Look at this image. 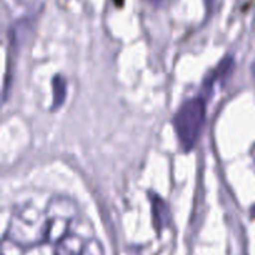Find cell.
<instances>
[{"label":"cell","instance_id":"1","mask_svg":"<svg viewBox=\"0 0 255 255\" xmlns=\"http://www.w3.org/2000/svg\"><path fill=\"white\" fill-rule=\"evenodd\" d=\"M6 238L20 248H32L47 242L46 212L24 206L12 213Z\"/></svg>","mask_w":255,"mask_h":255},{"label":"cell","instance_id":"2","mask_svg":"<svg viewBox=\"0 0 255 255\" xmlns=\"http://www.w3.org/2000/svg\"><path fill=\"white\" fill-rule=\"evenodd\" d=\"M206 119V102L194 97L184 102L174 115L173 126L184 151H191L196 144Z\"/></svg>","mask_w":255,"mask_h":255},{"label":"cell","instance_id":"3","mask_svg":"<svg viewBox=\"0 0 255 255\" xmlns=\"http://www.w3.org/2000/svg\"><path fill=\"white\" fill-rule=\"evenodd\" d=\"M47 242L59 243L69 236L70 227L79 216L77 204L69 197H54L46 207Z\"/></svg>","mask_w":255,"mask_h":255},{"label":"cell","instance_id":"4","mask_svg":"<svg viewBox=\"0 0 255 255\" xmlns=\"http://www.w3.org/2000/svg\"><path fill=\"white\" fill-rule=\"evenodd\" d=\"M55 255H105L97 239H82L76 234H69L57 243Z\"/></svg>","mask_w":255,"mask_h":255},{"label":"cell","instance_id":"5","mask_svg":"<svg viewBox=\"0 0 255 255\" xmlns=\"http://www.w3.org/2000/svg\"><path fill=\"white\" fill-rule=\"evenodd\" d=\"M152 211H153V221H154V226L156 228L158 229L159 232L162 229L166 228L167 226L171 222V214H169L168 208L164 204V202L162 201L161 198L158 197H154L152 198Z\"/></svg>","mask_w":255,"mask_h":255},{"label":"cell","instance_id":"6","mask_svg":"<svg viewBox=\"0 0 255 255\" xmlns=\"http://www.w3.org/2000/svg\"><path fill=\"white\" fill-rule=\"evenodd\" d=\"M54 107H56L57 101H59V94L61 95L62 99L65 100V94H66V84H65L62 77L56 76L54 80Z\"/></svg>","mask_w":255,"mask_h":255},{"label":"cell","instance_id":"7","mask_svg":"<svg viewBox=\"0 0 255 255\" xmlns=\"http://www.w3.org/2000/svg\"><path fill=\"white\" fill-rule=\"evenodd\" d=\"M252 74H253V76L255 79V61L253 62V65H252Z\"/></svg>","mask_w":255,"mask_h":255},{"label":"cell","instance_id":"8","mask_svg":"<svg viewBox=\"0 0 255 255\" xmlns=\"http://www.w3.org/2000/svg\"><path fill=\"white\" fill-rule=\"evenodd\" d=\"M253 216L255 217V207H254V208H253Z\"/></svg>","mask_w":255,"mask_h":255}]
</instances>
